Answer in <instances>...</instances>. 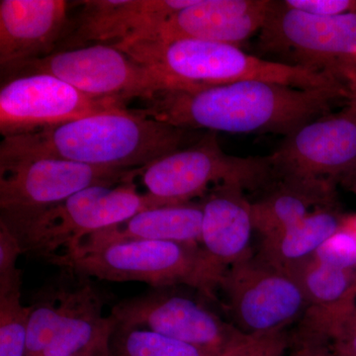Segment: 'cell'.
I'll return each instance as SVG.
<instances>
[{
  "label": "cell",
  "instance_id": "5b68a950",
  "mask_svg": "<svg viewBox=\"0 0 356 356\" xmlns=\"http://www.w3.org/2000/svg\"><path fill=\"white\" fill-rule=\"evenodd\" d=\"M142 170L102 168L51 158L0 161V222L19 240L37 218L77 192L95 185L133 182Z\"/></svg>",
  "mask_w": 356,
  "mask_h": 356
},
{
  "label": "cell",
  "instance_id": "4316f807",
  "mask_svg": "<svg viewBox=\"0 0 356 356\" xmlns=\"http://www.w3.org/2000/svg\"><path fill=\"white\" fill-rule=\"evenodd\" d=\"M287 8L316 16L356 13V0H284Z\"/></svg>",
  "mask_w": 356,
  "mask_h": 356
},
{
  "label": "cell",
  "instance_id": "4dcf8cb0",
  "mask_svg": "<svg viewBox=\"0 0 356 356\" xmlns=\"http://www.w3.org/2000/svg\"><path fill=\"white\" fill-rule=\"evenodd\" d=\"M109 337L102 339L86 350L70 356H108Z\"/></svg>",
  "mask_w": 356,
  "mask_h": 356
},
{
  "label": "cell",
  "instance_id": "277c9868",
  "mask_svg": "<svg viewBox=\"0 0 356 356\" xmlns=\"http://www.w3.org/2000/svg\"><path fill=\"white\" fill-rule=\"evenodd\" d=\"M58 267L96 280L138 281L149 287L182 285L218 301L226 271L210 261L201 245L168 241L114 243L86 254H58L50 261Z\"/></svg>",
  "mask_w": 356,
  "mask_h": 356
},
{
  "label": "cell",
  "instance_id": "4fadbf2b",
  "mask_svg": "<svg viewBox=\"0 0 356 356\" xmlns=\"http://www.w3.org/2000/svg\"><path fill=\"white\" fill-rule=\"evenodd\" d=\"M119 108L124 107L84 95L51 74L18 76L2 81L0 133L3 138L36 133Z\"/></svg>",
  "mask_w": 356,
  "mask_h": 356
},
{
  "label": "cell",
  "instance_id": "7a4b0ae2",
  "mask_svg": "<svg viewBox=\"0 0 356 356\" xmlns=\"http://www.w3.org/2000/svg\"><path fill=\"white\" fill-rule=\"evenodd\" d=\"M196 131L177 128L136 110H110L39 131L3 138L0 161L51 158L102 168L142 170L191 146Z\"/></svg>",
  "mask_w": 356,
  "mask_h": 356
},
{
  "label": "cell",
  "instance_id": "e0dca14e",
  "mask_svg": "<svg viewBox=\"0 0 356 356\" xmlns=\"http://www.w3.org/2000/svg\"><path fill=\"white\" fill-rule=\"evenodd\" d=\"M241 182L214 185L204 196L201 247L210 261L226 271L247 259L254 226L252 202Z\"/></svg>",
  "mask_w": 356,
  "mask_h": 356
},
{
  "label": "cell",
  "instance_id": "7c38bea8",
  "mask_svg": "<svg viewBox=\"0 0 356 356\" xmlns=\"http://www.w3.org/2000/svg\"><path fill=\"white\" fill-rule=\"evenodd\" d=\"M271 180L343 179L356 165V118L344 108L300 126L268 156Z\"/></svg>",
  "mask_w": 356,
  "mask_h": 356
},
{
  "label": "cell",
  "instance_id": "ffe728a7",
  "mask_svg": "<svg viewBox=\"0 0 356 356\" xmlns=\"http://www.w3.org/2000/svg\"><path fill=\"white\" fill-rule=\"evenodd\" d=\"M346 219L337 206L318 208L278 233L261 238L255 255L290 273L339 233Z\"/></svg>",
  "mask_w": 356,
  "mask_h": 356
},
{
  "label": "cell",
  "instance_id": "52a82bcc",
  "mask_svg": "<svg viewBox=\"0 0 356 356\" xmlns=\"http://www.w3.org/2000/svg\"><path fill=\"white\" fill-rule=\"evenodd\" d=\"M147 193L168 205L204 197L211 186L241 182L248 191H262L271 180L267 156L240 158L227 154L218 133H204L191 146L154 161L140 173Z\"/></svg>",
  "mask_w": 356,
  "mask_h": 356
},
{
  "label": "cell",
  "instance_id": "cb8c5ba5",
  "mask_svg": "<svg viewBox=\"0 0 356 356\" xmlns=\"http://www.w3.org/2000/svg\"><path fill=\"white\" fill-rule=\"evenodd\" d=\"M22 271L0 273V356H25L30 306L21 303Z\"/></svg>",
  "mask_w": 356,
  "mask_h": 356
},
{
  "label": "cell",
  "instance_id": "30bf717a",
  "mask_svg": "<svg viewBox=\"0 0 356 356\" xmlns=\"http://www.w3.org/2000/svg\"><path fill=\"white\" fill-rule=\"evenodd\" d=\"M34 74H51L84 95L124 108L126 102H147L159 91L170 88L158 72L108 44L51 54L23 65L7 79Z\"/></svg>",
  "mask_w": 356,
  "mask_h": 356
},
{
  "label": "cell",
  "instance_id": "9c48e42d",
  "mask_svg": "<svg viewBox=\"0 0 356 356\" xmlns=\"http://www.w3.org/2000/svg\"><path fill=\"white\" fill-rule=\"evenodd\" d=\"M210 301L193 288L149 287L122 300L112 308L115 322L149 330L197 346L216 356H226L245 334L208 306Z\"/></svg>",
  "mask_w": 356,
  "mask_h": 356
},
{
  "label": "cell",
  "instance_id": "484cf974",
  "mask_svg": "<svg viewBox=\"0 0 356 356\" xmlns=\"http://www.w3.org/2000/svg\"><path fill=\"white\" fill-rule=\"evenodd\" d=\"M291 334L285 331L245 334L226 356H288Z\"/></svg>",
  "mask_w": 356,
  "mask_h": 356
},
{
  "label": "cell",
  "instance_id": "8992f818",
  "mask_svg": "<svg viewBox=\"0 0 356 356\" xmlns=\"http://www.w3.org/2000/svg\"><path fill=\"white\" fill-rule=\"evenodd\" d=\"M259 48L283 56L350 88L356 81V13L316 16L274 2L259 31Z\"/></svg>",
  "mask_w": 356,
  "mask_h": 356
},
{
  "label": "cell",
  "instance_id": "5bb4252c",
  "mask_svg": "<svg viewBox=\"0 0 356 356\" xmlns=\"http://www.w3.org/2000/svg\"><path fill=\"white\" fill-rule=\"evenodd\" d=\"M196 0H84L70 13L69 28L57 51L140 38Z\"/></svg>",
  "mask_w": 356,
  "mask_h": 356
},
{
  "label": "cell",
  "instance_id": "6da1fadb",
  "mask_svg": "<svg viewBox=\"0 0 356 356\" xmlns=\"http://www.w3.org/2000/svg\"><path fill=\"white\" fill-rule=\"evenodd\" d=\"M344 86L297 88L247 81L165 89L144 102L140 114L185 130L287 136L348 100Z\"/></svg>",
  "mask_w": 356,
  "mask_h": 356
},
{
  "label": "cell",
  "instance_id": "603a6c76",
  "mask_svg": "<svg viewBox=\"0 0 356 356\" xmlns=\"http://www.w3.org/2000/svg\"><path fill=\"white\" fill-rule=\"evenodd\" d=\"M309 305L327 306L356 297V270L321 261L315 255L294 269Z\"/></svg>",
  "mask_w": 356,
  "mask_h": 356
},
{
  "label": "cell",
  "instance_id": "44dd1931",
  "mask_svg": "<svg viewBox=\"0 0 356 356\" xmlns=\"http://www.w3.org/2000/svg\"><path fill=\"white\" fill-rule=\"evenodd\" d=\"M58 274L32 297L25 356H41L90 280L65 267Z\"/></svg>",
  "mask_w": 356,
  "mask_h": 356
},
{
  "label": "cell",
  "instance_id": "ba28073f",
  "mask_svg": "<svg viewBox=\"0 0 356 356\" xmlns=\"http://www.w3.org/2000/svg\"><path fill=\"white\" fill-rule=\"evenodd\" d=\"M163 206L165 204L149 193L138 192L133 182L95 185L46 211L18 241L23 254L51 261L60 248L70 252L95 232L127 221L142 211Z\"/></svg>",
  "mask_w": 356,
  "mask_h": 356
},
{
  "label": "cell",
  "instance_id": "83f0119b",
  "mask_svg": "<svg viewBox=\"0 0 356 356\" xmlns=\"http://www.w3.org/2000/svg\"><path fill=\"white\" fill-rule=\"evenodd\" d=\"M21 254H23V250L19 241L4 222H0V273L17 268L16 262Z\"/></svg>",
  "mask_w": 356,
  "mask_h": 356
},
{
  "label": "cell",
  "instance_id": "7402d4cb",
  "mask_svg": "<svg viewBox=\"0 0 356 356\" xmlns=\"http://www.w3.org/2000/svg\"><path fill=\"white\" fill-rule=\"evenodd\" d=\"M91 280L41 356L72 355L110 337L115 320L102 313L109 297Z\"/></svg>",
  "mask_w": 356,
  "mask_h": 356
},
{
  "label": "cell",
  "instance_id": "3957f363",
  "mask_svg": "<svg viewBox=\"0 0 356 356\" xmlns=\"http://www.w3.org/2000/svg\"><path fill=\"white\" fill-rule=\"evenodd\" d=\"M168 81V89L257 81L297 88H327L336 79L320 72L255 57L235 44L195 39L132 40L114 44Z\"/></svg>",
  "mask_w": 356,
  "mask_h": 356
},
{
  "label": "cell",
  "instance_id": "f1b7e54d",
  "mask_svg": "<svg viewBox=\"0 0 356 356\" xmlns=\"http://www.w3.org/2000/svg\"><path fill=\"white\" fill-rule=\"evenodd\" d=\"M291 350L288 356H343L316 337L297 334L291 336Z\"/></svg>",
  "mask_w": 356,
  "mask_h": 356
},
{
  "label": "cell",
  "instance_id": "2e32d148",
  "mask_svg": "<svg viewBox=\"0 0 356 356\" xmlns=\"http://www.w3.org/2000/svg\"><path fill=\"white\" fill-rule=\"evenodd\" d=\"M273 0H196L135 40L195 39L235 44L261 31ZM132 41V40H131Z\"/></svg>",
  "mask_w": 356,
  "mask_h": 356
},
{
  "label": "cell",
  "instance_id": "1f68e13d",
  "mask_svg": "<svg viewBox=\"0 0 356 356\" xmlns=\"http://www.w3.org/2000/svg\"><path fill=\"white\" fill-rule=\"evenodd\" d=\"M346 108L356 118V81L348 88V97L346 100Z\"/></svg>",
  "mask_w": 356,
  "mask_h": 356
},
{
  "label": "cell",
  "instance_id": "f546056e",
  "mask_svg": "<svg viewBox=\"0 0 356 356\" xmlns=\"http://www.w3.org/2000/svg\"><path fill=\"white\" fill-rule=\"evenodd\" d=\"M329 344L343 356H356V331L346 329H334L313 337Z\"/></svg>",
  "mask_w": 356,
  "mask_h": 356
},
{
  "label": "cell",
  "instance_id": "d6986e66",
  "mask_svg": "<svg viewBox=\"0 0 356 356\" xmlns=\"http://www.w3.org/2000/svg\"><path fill=\"white\" fill-rule=\"evenodd\" d=\"M336 182L327 180L273 179L252 202L255 232L273 235L318 208L337 205Z\"/></svg>",
  "mask_w": 356,
  "mask_h": 356
},
{
  "label": "cell",
  "instance_id": "d4e9b609",
  "mask_svg": "<svg viewBox=\"0 0 356 356\" xmlns=\"http://www.w3.org/2000/svg\"><path fill=\"white\" fill-rule=\"evenodd\" d=\"M108 356H216L197 346L159 332L115 322Z\"/></svg>",
  "mask_w": 356,
  "mask_h": 356
},
{
  "label": "cell",
  "instance_id": "ac0fdd59",
  "mask_svg": "<svg viewBox=\"0 0 356 356\" xmlns=\"http://www.w3.org/2000/svg\"><path fill=\"white\" fill-rule=\"evenodd\" d=\"M202 219V204L193 201L142 211L127 221L86 236L74 250L63 254H83L133 241H168L201 245Z\"/></svg>",
  "mask_w": 356,
  "mask_h": 356
},
{
  "label": "cell",
  "instance_id": "d6a6232c",
  "mask_svg": "<svg viewBox=\"0 0 356 356\" xmlns=\"http://www.w3.org/2000/svg\"><path fill=\"white\" fill-rule=\"evenodd\" d=\"M343 180L348 182V186L350 187L351 191L355 192L356 195V165L355 168L343 178Z\"/></svg>",
  "mask_w": 356,
  "mask_h": 356
},
{
  "label": "cell",
  "instance_id": "9a60e30c",
  "mask_svg": "<svg viewBox=\"0 0 356 356\" xmlns=\"http://www.w3.org/2000/svg\"><path fill=\"white\" fill-rule=\"evenodd\" d=\"M70 6L65 0L0 1V67L4 81L23 65L57 51L69 28Z\"/></svg>",
  "mask_w": 356,
  "mask_h": 356
},
{
  "label": "cell",
  "instance_id": "8fae6325",
  "mask_svg": "<svg viewBox=\"0 0 356 356\" xmlns=\"http://www.w3.org/2000/svg\"><path fill=\"white\" fill-rule=\"evenodd\" d=\"M219 290L232 324L245 334L285 331L310 307L294 276L254 252L227 269Z\"/></svg>",
  "mask_w": 356,
  "mask_h": 356
}]
</instances>
